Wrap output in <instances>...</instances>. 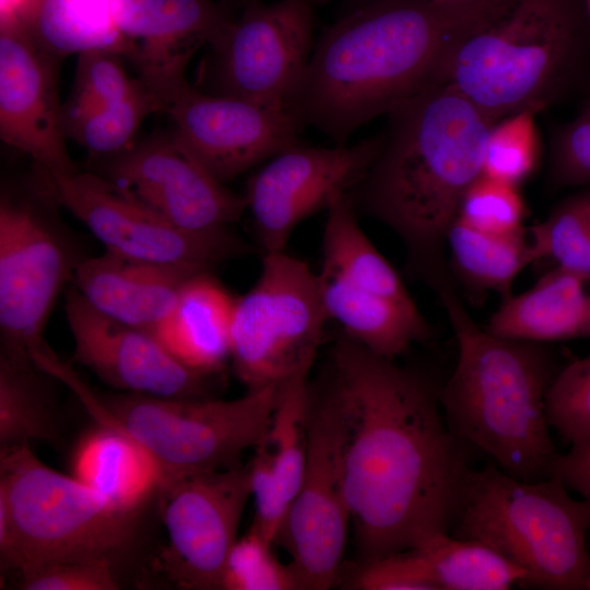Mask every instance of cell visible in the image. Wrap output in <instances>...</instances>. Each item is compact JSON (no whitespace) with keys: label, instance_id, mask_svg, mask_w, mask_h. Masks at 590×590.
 Listing matches in <instances>:
<instances>
[{"label":"cell","instance_id":"cell-1","mask_svg":"<svg viewBox=\"0 0 590 590\" xmlns=\"http://www.w3.org/2000/svg\"><path fill=\"white\" fill-rule=\"evenodd\" d=\"M322 386L339 415L344 496L363 562L450 533L471 468L439 390L344 333Z\"/></svg>","mask_w":590,"mask_h":590},{"label":"cell","instance_id":"cell-2","mask_svg":"<svg viewBox=\"0 0 590 590\" xmlns=\"http://www.w3.org/2000/svg\"><path fill=\"white\" fill-rule=\"evenodd\" d=\"M488 0H374L327 27L287 103L337 145L434 84L437 63Z\"/></svg>","mask_w":590,"mask_h":590},{"label":"cell","instance_id":"cell-3","mask_svg":"<svg viewBox=\"0 0 590 590\" xmlns=\"http://www.w3.org/2000/svg\"><path fill=\"white\" fill-rule=\"evenodd\" d=\"M381 146L349 191L356 211L391 228L434 288L451 282L444 261L462 196L482 174L494 118L435 83L388 114Z\"/></svg>","mask_w":590,"mask_h":590},{"label":"cell","instance_id":"cell-4","mask_svg":"<svg viewBox=\"0 0 590 590\" xmlns=\"http://www.w3.org/2000/svg\"><path fill=\"white\" fill-rule=\"evenodd\" d=\"M590 62L585 0H488L445 48V84L496 121L563 101Z\"/></svg>","mask_w":590,"mask_h":590},{"label":"cell","instance_id":"cell-5","mask_svg":"<svg viewBox=\"0 0 590 590\" xmlns=\"http://www.w3.org/2000/svg\"><path fill=\"white\" fill-rule=\"evenodd\" d=\"M436 291L458 344L455 370L438 391L449 427L516 479L553 476L560 453L545 411L557 371L550 350L480 328L451 284Z\"/></svg>","mask_w":590,"mask_h":590},{"label":"cell","instance_id":"cell-6","mask_svg":"<svg viewBox=\"0 0 590 590\" xmlns=\"http://www.w3.org/2000/svg\"><path fill=\"white\" fill-rule=\"evenodd\" d=\"M567 488L557 475L523 481L494 462L470 469L450 534L497 550L527 571L526 586L588 589L590 497Z\"/></svg>","mask_w":590,"mask_h":590},{"label":"cell","instance_id":"cell-7","mask_svg":"<svg viewBox=\"0 0 590 590\" xmlns=\"http://www.w3.org/2000/svg\"><path fill=\"white\" fill-rule=\"evenodd\" d=\"M125 511L22 446L0 453V559L22 575L64 562L114 559L135 533Z\"/></svg>","mask_w":590,"mask_h":590},{"label":"cell","instance_id":"cell-8","mask_svg":"<svg viewBox=\"0 0 590 590\" xmlns=\"http://www.w3.org/2000/svg\"><path fill=\"white\" fill-rule=\"evenodd\" d=\"M281 384L249 389L234 400L164 398L143 393L97 396L81 379L72 390L97 423L115 426L154 459L160 486L241 464L267 435Z\"/></svg>","mask_w":590,"mask_h":590},{"label":"cell","instance_id":"cell-9","mask_svg":"<svg viewBox=\"0 0 590 590\" xmlns=\"http://www.w3.org/2000/svg\"><path fill=\"white\" fill-rule=\"evenodd\" d=\"M327 321L317 272L285 251L262 255L256 283L233 309L237 377L249 390L309 374Z\"/></svg>","mask_w":590,"mask_h":590},{"label":"cell","instance_id":"cell-10","mask_svg":"<svg viewBox=\"0 0 590 590\" xmlns=\"http://www.w3.org/2000/svg\"><path fill=\"white\" fill-rule=\"evenodd\" d=\"M193 52L138 68L161 113L174 123L180 146L216 180L225 184L259 163L299 144L303 127L286 108L204 93L186 80Z\"/></svg>","mask_w":590,"mask_h":590},{"label":"cell","instance_id":"cell-11","mask_svg":"<svg viewBox=\"0 0 590 590\" xmlns=\"http://www.w3.org/2000/svg\"><path fill=\"white\" fill-rule=\"evenodd\" d=\"M37 189L80 220L106 251L122 258L211 272L217 264L252 251L229 228L199 234L175 226L95 172L50 175L39 170Z\"/></svg>","mask_w":590,"mask_h":590},{"label":"cell","instance_id":"cell-12","mask_svg":"<svg viewBox=\"0 0 590 590\" xmlns=\"http://www.w3.org/2000/svg\"><path fill=\"white\" fill-rule=\"evenodd\" d=\"M314 46V0H252L210 45L197 88L286 108Z\"/></svg>","mask_w":590,"mask_h":590},{"label":"cell","instance_id":"cell-13","mask_svg":"<svg viewBox=\"0 0 590 590\" xmlns=\"http://www.w3.org/2000/svg\"><path fill=\"white\" fill-rule=\"evenodd\" d=\"M81 259L64 233L36 206L0 203L1 355L33 362L52 306ZM34 363V362H33Z\"/></svg>","mask_w":590,"mask_h":590},{"label":"cell","instance_id":"cell-14","mask_svg":"<svg viewBox=\"0 0 590 590\" xmlns=\"http://www.w3.org/2000/svg\"><path fill=\"white\" fill-rule=\"evenodd\" d=\"M308 392L305 473L275 542L292 557L298 589L324 590L338 579L351 519L334 401L322 384Z\"/></svg>","mask_w":590,"mask_h":590},{"label":"cell","instance_id":"cell-15","mask_svg":"<svg viewBox=\"0 0 590 590\" xmlns=\"http://www.w3.org/2000/svg\"><path fill=\"white\" fill-rule=\"evenodd\" d=\"M318 275L329 320L350 338L376 344L402 326L415 302L401 276L362 231L346 191L327 209Z\"/></svg>","mask_w":590,"mask_h":590},{"label":"cell","instance_id":"cell-16","mask_svg":"<svg viewBox=\"0 0 590 590\" xmlns=\"http://www.w3.org/2000/svg\"><path fill=\"white\" fill-rule=\"evenodd\" d=\"M157 495L168 539L158 568L184 589H222L251 496L249 464L190 475L162 486Z\"/></svg>","mask_w":590,"mask_h":590},{"label":"cell","instance_id":"cell-17","mask_svg":"<svg viewBox=\"0 0 590 590\" xmlns=\"http://www.w3.org/2000/svg\"><path fill=\"white\" fill-rule=\"evenodd\" d=\"M382 133L346 146L296 144L275 156L248 180L245 199L262 255L285 251L294 228L332 199L349 192L375 160Z\"/></svg>","mask_w":590,"mask_h":590},{"label":"cell","instance_id":"cell-18","mask_svg":"<svg viewBox=\"0 0 590 590\" xmlns=\"http://www.w3.org/2000/svg\"><path fill=\"white\" fill-rule=\"evenodd\" d=\"M95 161V173L187 232L228 229L247 210L245 196L210 175L186 153L172 131Z\"/></svg>","mask_w":590,"mask_h":590},{"label":"cell","instance_id":"cell-19","mask_svg":"<svg viewBox=\"0 0 590 590\" xmlns=\"http://www.w3.org/2000/svg\"><path fill=\"white\" fill-rule=\"evenodd\" d=\"M61 59L43 49L20 19L0 21V137L50 175L79 172L70 157L58 91Z\"/></svg>","mask_w":590,"mask_h":590},{"label":"cell","instance_id":"cell-20","mask_svg":"<svg viewBox=\"0 0 590 590\" xmlns=\"http://www.w3.org/2000/svg\"><path fill=\"white\" fill-rule=\"evenodd\" d=\"M73 361L126 392L206 398L205 377L179 362L155 335L94 308L73 286L64 298Z\"/></svg>","mask_w":590,"mask_h":590},{"label":"cell","instance_id":"cell-21","mask_svg":"<svg viewBox=\"0 0 590 590\" xmlns=\"http://www.w3.org/2000/svg\"><path fill=\"white\" fill-rule=\"evenodd\" d=\"M205 271L137 261L105 251L81 259L73 286L97 310L155 335L170 315L185 284Z\"/></svg>","mask_w":590,"mask_h":590},{"label":"cell","instance_id":"cell-22","mask_svg":"<svg viewBox=\"0 0 590 590\" xmlns=\"http://www.w3.org/2000/svg\"><path fill=\"white\" fill-rule=\"evenodd\" d=\"M117 31L138 46L133 63H161L211 45L232 15L213 0H107Z\"/></svg>","mask_w":590,"mask_h":590},{"label":"cell","instance_id":"cell-23","mask_svg":"<svg viewBox=\"0 0 590 590\" xmlns=\"http://www.w3.org/2000/svg\"><path fill=\"white\" fill-rule=\"evenodd\" d=\"M485 329L538 343L590 338V276L556 266L532 287L504 300Z\"/></svg>","mask_w":590,"mask_h":590},{"label":"cell","instance_id":"cell-24","mask_svg":"<svg viewBox=\"0 0 590 590\" xmlns=\"http://www.w3.org/2000/svg\"><path fill=\"white\" fill-rule=\"evenodd\" d=\"M235 299L211 275L201 273L184 286L156 339L184 365L211 375L231 357V323Z\"/></svg>","mask_w":590,"mask_h":590},{"label":"cell","instance_id":"cell-25","mask_svg":"<svg viewBox=\"0 0 590 590\" xmlns=\"http://www.w3.org/2000/svg\"><path fill=\"white\" fill-rule=\"evenodd\" d=\"M72 476L125 511H140L160 486L149 451L126 432L97 423L78 441Z\"/></svg>","mask_w":590,"mask_h":590},{"label":"cell","instance_id":"cell-26","mask_svg":"<svg viewBox=\"0 0 590 590\" xmlns=\"http://www.w3.org/2000/svg\"><path fill=\"white\" fill-rule=\"evenodd\" d=\"M19 19L34 40L59 59L107 49L132 62L138 46L114 25L107 0H23Z\"/></svg>","mask_w":590,"mask_h":590},{"label":"cell","instance_id":"cell-27","mask_svg":"<svg viewBox=\"0 0 590 590\" xmlns=\"http://www.w3.org/2000/svg\"><path fill=\"white\" fill-rule=\"evenodd\" d=\"M446 246L455 274L470 293L494 292L503 302L512 296L514 282L532 263L526 228L511 235H494L457 217L448 229Z\"/></svg>","mask_w":590,"mask_h":590},{"label":"cell","instance_id":"cell-28","mask_svg":"<svg viewBox=\"0 0 590 590\" xmlns=\"http://www.w3.org/2000/svg\"><path fill=\"white\" fill-rule=\"evenodd\" d=\"M51 375L33 362L0 357V453L60 438Z\"/></svg>","mask_w":590,"mask_h":590},{"label":"cell","instance_id":"cell-29","mask_svg":"<svg viewBox=\"0 0 590 590\" xmlns=\"http://www.w3.org/2000/svg\"><path fill=\"white\" fill-rule=\"evenodd\" d=\"M415 551L438 590H507L527 579L523 568L479 540L440 534Z\"/></svg>","mask_w":590,"mask_h":590},{"label":"cell","instance_id":"cell-30","mask_svg":"<svg viewBox=\"0 0 590 590\" xmlns=\"http://www.w3.org/2000/svg\"><path fill=\"white\" fill-rule=\"evenodd\" d=\"M308 375L298 374L281 384L271 423L262 440L290 506L302 485L307 459Z\"/></svg>","mask_w":590,"mask_h":590},{"label":"cell","instance_id":"cell-31","mask_svg":"<svg viewBox=\"0 0 590 590\" xmlns=\"http://www.w3.org/2000/svg\"><path fill=\"white\" fill-rule=\"evenodd\" d=\"M154 113H161L160 102L138 76L126 97L99 109L63 117V129L67 139L83 146L95 161L129 148L144 119Z\"/></svg>","mask_w":590,"mask_h":590},{"label":"cell","instance_id":"cell-32","mask_svg":"<svg viewBox=\"0 0 590 590\" xmlns=\"http://www.w3.org/2000/svg\"><path fill=\"white\" fill-rule=\"evenodd\" d=\"M528 235L532 263L552 259L557 267L590 276V190L562 201Z\"/></svg>","mask_w":590,"mask_h":590},{"label":"cell","instance_id":"cell-33","mask_svg":"<svg viewBox=\"0 0 590 590\" xmlns=\"http://www.w3.org/2000/svg\"><path fill=\"white\" fill-rule=\"evenodd\" d=\"M521 110L498 120L491 129L485 148L482 174L519 186L536 169L540 139L535 116Z\"/></svg>","mask_w":590,"mask_h":590},{"label":"cell","instance_id":"cell-34","mask_svg":"<svg viewBox=\"0 0 590 590\" xmlns=\"http://www.w3.org/2000/svg\"><path fill=\"white\" fill-rule=\"evenodd\" d=\"M120 57V54L107 49L78 54L73 90L69 101L62 105L63 117L114 104L134 88L138 78L128 76Z\"/></svg>","mask_w":590,"mask_h":590},{"label":"cell","instance_id":"cell-35","mask_svg":"<svg viewBox=\"0 0 590 590\" xmlns=\"http://www.w3.org/2000/svg\"><path fill=\"white\" fill-rule=\"evenodd\" d=\"M526 214L519 186L481 174L462 196L457 217L484 233L511 235L524 229Z\"/></svg>","mask_w":590,"mask_h":590},{"label":"cell","instance_id":"cell-36","mask_svg":"<svg viewBox=\"0 0 590 590\" xmlns=\"http://www.w3.org/2000/svg\"><path fill=\"white\" fill-rule=\"evenodd\" d=\"M272 542L253 528L233 545L223 571L224 590H293L298 583L291 565H283Z\"/></svg>","mask_w":590,"mask_h":590},{"label":"cell","instance_id":"cell-37","mask_svg":"<svg viewBox=\"0 0 590 590\" xmlns=\"http://www.w3.org/2000/svg\"><path fill=\"white\" fill-rule=\"evenodd\" d=\"M547 180L558 189L590 182V106L553 135Z\"/></svg>","mask_w":590,"mask_h":590},{"label":"cell","instance_id":"cell-38","mask_svg":"<svg viewBox=\"0 0 590 590\" xmlns=\"http://www.w3.org/2000/svg\"><path fill=\"white\" fill-rule=\"evenodd\" d=\"M248 464L251 496L255 500V519L251 528L273 543L284 523L290 503L263 441L255 448Z\"/></svg>","mask_w":590,"mask_h":590},{"label":"cell","instance_id":"cell-39","mask_svg":"<svg viewBox=\"0 0 590 590\" xmlns=\"http://www.w3.org/2000/svg\"><path fill=\"white\" fill-rule=\"evenodd\" d=\"M350 586L363 590H438L415 550L363 562Z\"/></svg>","mask_w":590,"mask_h":590},{"label":"cell","instance_id":"cell-40","mask_svg":"<svg viewBox=\"0 0 590 590\" xmlns=\"http://www.w3.org/2000/svg\"><path fill=\"white\" fill-rule=\"evenodd\" d=\"M25 590H116L114 562L107 559L64 562L20 575Z\"/></svg>","mask_w":590,"mask_h":590},{"label":"cell","instance_id":"cell-41","mask_svg":"<svg viewBox=\"0 0 590 590\" xmlns=\"http://www.w3.org/2000/svg\"><path fill=\"white\" fill-rule=\"evenodd\" d=\"M554 475L559 476L568 488L582 497H590V444L560 455Z\"/></svg>","mask_w":590,"mask_h":590},{"label":"cell","instance_id":"cell-42","mask_svg":"<svg viewBox=\"0 0 590 590\" xmlns=\"http://www.w3.org/2000/svg\"><path fill=\"white\" fill-rule=\"evenodd\" d=\"M371 1L374 0H343V2L349 7V11L354 10L358 7H362Z\"/></svg>","mask_w":590,"mask_h":590},{"label":"cell","instance_id":"cell-43","mask_svg":"<svg viewBox=\"0 0 590 590\" xmlns=\"http://www.w3.org/2000/svg\"><path fill=\"white\" fill-rule=\"evenodd\" d=\"M585 5H586V9H587L588 15L590 17V0H585Z\"/></svg>","mask_w":590,"mask_h":590},{"label":"cell","instance_id":"cell-44","mask_svg":"<svg viewBox=\"0 0 590 590\" xmlns=\"http://www.w3.org/2000/svg\"><path fill=\"white\" fill-rule=\"evenodd\" d=\"M238 1H240L243 4H246V3H248V2H250L252 0H238Z\"/></svg>","mask_w":590,"mask_h":590},{"label":"cell","instance_id":"cell-45","mask_svg":"<svg viewBox=\"0 0 590 590\" xmlns=\"http://www.w3.org/2000/svg\"><path fill=\"white\" fill-rule=\"evenodd\" d=\"M440 1H461V0H440Z\"/></svg>","mask_w":590,"mask_h":590},{"label":"cell","instance_id":"cell-46","mask_svg":"<svg viewBox=\"0 0 590 590\" xmlns=\"http://www.w3.org/2000/svg\"><path fill=\"white\" fill-rule=\"evenodd\" d=\"M588 589H590V579H589V582H588Z\"/></svg>","mask_w":590,"mask_h":590}]
</instances>
